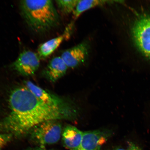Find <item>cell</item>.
<instances>
[{
    "label": "cell",
    "instance_id": "3",
    "mask_svg": "<svg viewBox=\"0 0 150 150\" xmlns=\"http://www.w3.org/2000/svg\"><path fill=\"white\" fill-rule=\"evenodd\" d=\"M30 133L31 140L44 149L45 146L59 141L62 133V125L59 120L47 121L38 125Z\"/></svg>",
    "mask_w": 150,
    "mask_h": 150
},
{
    "label": "cell",
    "instance_id": "11",
    "mask_svg": "<svg viewBox=\"0 0 150 150\" xmlns=\"http://www.w3.org/2000/svg\"><path fill=\"white\" fill-rule=\"evenodd\" d=\"M69 35L64 31L63 34L40 45L38 49L37 53L40 59H45L51 55Z\"/></svg>",
    "mask_w": 150,
    "mask_h": 150
},
{
    "label": "cell",
    "instance_id": "15",
    "mask_svg": "<svg viewBox=\"0 0 150 150\" xmlns=\"http://www.w3.org/2000/svg\"><path fill=\"white\" fill-rule=\"evenodd\" d=\"M127 149L128 150H142L138 146L131 142H129V143Z\"/></svg>",
    "mask_w": 150,
    "mask_h": 150
},
{
    "label": "cell",
    "instance_id": "14",
    "mask_svg": "<svg viewBox=\"0 0 150 150\" xmlns=\"http://www.w3.org/2000/svg\"><path fill=\"white\" fill-rule=\"evenodd\" d=\"M12 134L7 133H0V150H2L12 140Z\"/></svg>",
    "mask_w": 150,
    "mask_h": 150
},
{
    "label": "cell",
    "instance_id": "7",
    "mask_svg": "<svg viewBox=\"0 0 150 150\" xmlns=\"http://www.w3.org/2000/svg\"><path fill=\"white\" fill-rule=\"evenodd\" d=\"M106 133L99 130L83 132L79 150H101L103 144L106 142Z\"/></svg>",
    "mask_w": 150,
    "mask_h": 150
},
{
    "label": "cell",
    "instance_id": "16",
    "mask_svg": "<svg viewBox=\"0 0 150 150\" xmlns=\"http://www.w3.org/2000/svg\"><path fill=\"white\" fill-rule=\"evenodd\" d=\"M113 150H128L127 149H123V148H117V149H115Z\"/></svg>",
    "mask_w": 150,
    "mask_h": 150
},
{
    "label": "cell",
    "instance_id": "6",
    "mask_svg": "<svg viewBox=\"0 0 150 150\" xmlns=\"http://www.w3.org/2000/svg\"><path fill=\"white\" fill-rule=\"evenodd\" d=\"M89 51L88 45L86 42H82L65 50L61 57L68 68L74 69L85 62Z\"/></svg>",
    "mask_w": 150,
    "mask_h": 150
},
{
    "label": "cell",
    "instance_id": "2",
    "mask_svg": "<svg viewBox=\"0 0 150 150\" xmlns=\"http://www.w3.org/2000/svg\"><path fill=\"white\" fill-rule=\"evenodd\" d=\"M20 4L26 23L35 32H45L59 23V15L52 1L24 0Z\"/></svg>",
    "mask_w": 150,
    "mask_h": 150
},
{
    "label": "cell",
    "instance_id": "4",
    "mask_svg": "<svg viewBox=\"0 0 150 150\" xmlns=\"http://www.w3.org/2000/svg\"><path fill=\"white\" fill-rule=\"evenodd\" d=\"M132 34L137 45L150 59V16L142 17L136 22Z\"/></svg>",
    "mask_w": 150,
    "mask_h": 150
},
{
    "label": "cell",
    "instance_id": "13",
    "mask_svg": "<svg viewBox=\"0 0 150 150\" xmlns=\"http://www.w3.org/2000/svg\"><path fill=\"white\" fill-rule=\"evenodd\" d=\"M79 0H57L56 3L59 10L67 15L74 12Z\"/></svg>",
    "mask_w": 150,
    "mask_h": 150
},
{
    "label": "cell",
    "instance_id": "17",
    "mask_svg": "<svg viewBox=\"0 0 150 150\" xmlns=\"http://www.w3.org/2000/svg\"><path fill=\"white\" fill-rule=\"evenodd\" d=\"M33 150H46V149H43V148H41V149H37Z\"/></svg>",
    "mask_w": 150,
    "mask_h": 150
},
{
    "label": "cell",
    "instance_id": "10",
    "mask_svg": "<svg viewBox=\"0 0 150 150\" xmlns=\"http://www.w3.org/2000/svg\"><path fill=\"white\" fill-rule=\"evenodd\" d=\"M68 68L61 56L56 57L49 62L44 73L50 81L55 82L64 76Z\"/></svg>",
    "mask_w": 150,
    "mask_h": 150
},
{
    "label": "cell",
    "instance_id": "12",
    "mask_svg": "<svg viewBox=\"0 0 150 150\" xmlns=\"http://www.w3.org/2000/svg\"><path fill=\"white\" fill-rule=\"evenodd\" d=\"M113 1L104 0H79L76 8L72 13L73 19L74 21L86 11L95 7L111 3Z\"/></svg>",
    "mask_w": 150,
    "mask_h": 150
},
{
    "label": "cell",
    "instance_id": "5",
    "mask_svg": "<svg viewBox=\"0 0 150 150\" xmlns=\"http://www.w3.org/2000/svg\"><path fill=\"white\" fill-rule=\"evenodd\" d=\"M40 58L37 53L30 50H24L13 63V68L24 76L35 74L40 65Z\"/></svg>",
    "mask_w": 150,
    "mask_h": 150
},
{
    "label": "cell",
    "instance_id": "9",
    "mask_svg": "<svg viewBox=\"0 0 150 150\" xmlns=\"http://www.w3.org/2000/svg\"><path fill=\"white\" fill-rule=\"evenodd\" d=\"M83 133L74 126L71 125L66 126L62 133L65 147L69 150H79Z\"/></svg>",
    "mask_w": 150,
    "mask_h": 150
},
{
    "label": "cell",
    "instance_id": "1",
    "mask_svg": "<svg viewBox=\"0 0 150 150\" xmlns=\"http://www.w3.org/2000/svg\"><path fill=\"white\" fill-rule=\"evenodd\" d=\"M10 111L0 121V133L20 137L38 125L51 120H72L78 111L69 103L62 106L46 104L39 100L25 86L13 90L9 95Z\"/></svg>",
    "mask_w": 150,
    "mask_h": 150
},
{
    "label": "cell",
    "instance_id": "8",
    "mask_svg": "<svg viewBox=\"0 0 150 150\" xmlns=\"http://www.w3.org/2000/svg\"><path fill=\"white\" fill-rule=\"evenodd\" d=\"M24 86L38 99L46 104L52 105L62 106L69 103L38 87L30 81H25Z\"/></svg>",
    "mask_w": 150,
    "mask_h": 150
}]
</instances>
